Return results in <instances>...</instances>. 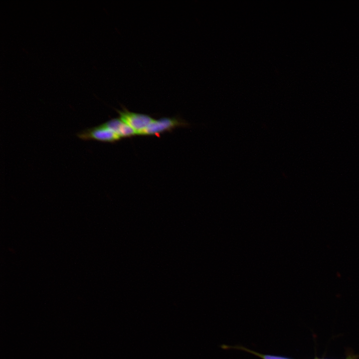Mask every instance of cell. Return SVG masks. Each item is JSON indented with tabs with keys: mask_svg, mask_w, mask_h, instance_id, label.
Instances as JSON below:
<instances>
[{
	"mask_svg": "<svg viewBox=\"0 0 359 359\" xmlns=\"http://www.w3.org/2000/svg\"><path fill=\"white\" fill-rule=\"evenodd\" d=\"M187 123L179 117H164L154 119L138 135L157 136L165 132H171L176 128L187 127Z\"/></svg>",
	"mask_w": 359,
	"mask_h": 359,
	"instance_id": "cell-1",
	"label": "cell"
},
{
	"mask_svg": "<svg viewBox=\"0 0 359 359\" xmlns=\"http://www.w3.org/2000/svg\"><path fill=\"white\" fill-rule=\"evenodd\" d=\"M77 137L84 141L94 140L102 142L114 143L121 138L102 124L85 129L76 134Z\"/></svg>",
	"mask_w": 359,
	"mask_h": 359,
	"instance_id": "cell-2",
	"label": "cell"
},
{
	"mask_svg": "<svg viewBox=\"0 0 359 359\" xmlns=\"http://www.w3.org/2000/svg\"><path fill=\"white\" fill-rule=\"evenodd\" d=\"M116 110L119 115V118L132 128L137 135L154 120L149 115L131 112L124 107L122 110Z\"/></svg>",
	"mask_w": 359,
	"mask_h": 359,
	"instance_id": "cell-3",
	"label": "cell"
},
{
	"mask_svg": "<svg viewBox=\"0 0 359 359\" xmlns=\"http://www.w3.org/2000/svg\"><path fill=\"white\" fill-rule=\"evenodd\" d=\"M104 127L117 134L121 139L137 135V132L119 118H113L102 124Z\"/></svg>",
	"mask_w": 359,
	"mask_h": 359,
	"instance_id": "cell-4",
	"label": "cell"
},
{
	"mask_svg": "<svg viewBox=\"0 0 359 359\" xmlns=\"http://www.w3.org/2000/svg\"><path fill=\"white\" fill-rule=\"evenodd\" d=\"M222 348L224 349H235L243 350L244 351H245V352L250 353L251 354H252L253 355H255V356H258L262 359H292L291 358L282 357V356L262 354L256 352L255 351H253L252 350H251L249 349L246 348L242 347V346H226V345H223V346H222Z\"/></svg>",
	"mask_w": 359,
	"mask_h": 359,
	"instance_id": "cell-5",
	"label": "cell"
},
{
	"mask_svg": "<svg viewBox=\"0 0 359 359\" xmlns=\"http://www.w3.org/2000/svg\"><path fill=\"white\" fill-rule=\"evenodd\" d=\"M354 359V358H352V357H349V358H348V359Z\"/></svg>",
	"mask_w": 359,
	"mask_h": 359,
	"instance_id": "cell-6",
	"label": "cell"
}]
</instances>
